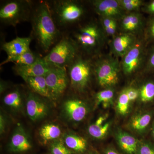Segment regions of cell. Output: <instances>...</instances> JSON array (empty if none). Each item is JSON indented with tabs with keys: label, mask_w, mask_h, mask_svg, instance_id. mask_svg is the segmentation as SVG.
<instances>
[{
	"label": "cell",
	"mask_w": 154,
	"mask_h": 154,
	"mask_svg": "<svg viewBox=\"0 0 154 154\" xmlns=\"http://www.w3.org/2000/svg\"><path fill=\"white\" fill-rule=\"evenodd\" d=\"M51 65L49 71L45 77L51 100H56L66 91L69 79L66 67Z\"/></svg>",
	"instance_id": "cell-8"
},
{
	"label": "cell",
	"mask_w": 154,
	"mask_h": 154,
	"mask_svg": "<svg viewBox=\"0 0 154 154\" xmlns=\"http://www.w3.org/2000/svg\"><path fill=\"white\" fill-rule=\"evenodd\" d=\"M117 25H114L112 26L110 28H104L102 29L104 33L107 36H114L116 33L117 31Z\"/></svg>",
	"instance_id": "cell-37"
},
{
	"label": "cell",
	"mask_w": 154,
	"mask_h": 154,
	"mask_svg": "<svg viewBox=\"0 0 154 154\" xmlns=\"http://www.w3.org/2000/svg\"><path fill=\"white\" fill-rule=\"evenodd\" d=\"M120 20V28L124 33L134 34L142 29L144 26L142 16L136 12L125 14Z\"/></svg>",
	"instance_id": "cell-17"
},
{
	"label": "cell",
	"mask_w": 154,
	"mask_h": 154,
	"mask_svg": "<svg viewBox=\"0 0 154 154\" xmlns=\"http://www.w3.org/2000/svg\"><path fill=\"white\" fill-rule=\"evenodd\" d=\"M104 34L96 23H90L81 27L75 35L74 40L78 46L88 54L97 51L104 41Z\"/></svg>",
	"instance_id": "cell-6"
},
{
	"label": "cell",
	"mask_w": 154,
	"mask_h": 154,
	"mask_svg": "<svg viewBox=\"0 0 154 154\" xmlns=\"http://www.w3.org/2000/svg\"><path fill=\"white\" fill-rule=\"evenodd\" d=\"M61 134L60 128L53 124L45 125L42 127L39 131V136L45 143L57 139Z\"/></svg>",
	"instance_id": "cell-24"
},
{
	"label": "cell",
	"mask_w": 154,
	"mask_h": 154,
	"mask_svg": "<svg viewBox=\"0 0 154 154\" xmlns=\"http://www.w3.org/2000/svg\"><path fill=\"white\" fill-rule=\"evenodd\" d=\"M152 116L151 111H144L137 113L131 119L128 126L135 133L139 134L143 133L149 126Z\"/></svg>",
	"instance_id": "cell-18"
},
{
	"label": "cell",
	"mask_w": 154,
	"mask_h": 154,
	"mask_svg": "<svg viewBox=\"0 0 154 154\" xmlns=\"http://www.w3.org/2000/svg\"><path fill=\"white\" fill-rule=\"evenodd\" d=\"M30 21L31 36L42 51L48 52L60 35L49 3L44 1L39 2L33 9Z\"/></svg>",
	"instance_id": "cell-1"
},
{
	"label": "cell",
	"mask_w": 154,
	"mask_h": 154,
	"mask_svg": "<svg viewBox=\"0 0 154 154\" xmlns=\"http://www.w3.org/2000/svg\"><path fill=\"white\" fill-rule=\"evenodd\" d=\"M136 43L134 34L123 33L113 38L111 43L112 52L116 56L123 57Z\"/></svg>",
	"instance_id": "cell-15"
},
{
	"label": "cell",
	"mask_w": 154,
	"mask_h": 154,
	"mask_svg": "<svg viewBox=\"0 0 154 154\" xmlns=\"http://www.w3.org/2000/svg\"><path fill=\"white\" fill-rule=\"evenodd\" d=\"M144 47L141 43H136L122 57L121 67L124 74L129 75L135 72L146 60Z\"/></svg>",
	"instance_id": "cell-9"
},
{
	"label": "cell",
	"mask_w": 154,
	"mask_h": 154,
	"mask_svg": "<svg viewBox=\"0 0 154 154\" xmlns=\"http://www.w3.org/2000/svg\"><path fill=\"white\" fill-rule=\"evenodd\" d=\"M64 143L70 150L78 153L85 152L88 146V142L84 138L74 134L65 136Z\"/></svg>",
	"instance_id": "cell-23"
},
{
	"label": "cell",
	"mask_w": 154,
	"mask_h": 154,
	"mask_svg": "<svg viewBox=\"0 0 154 154\" xmlns=\"http://www.w3.org/2000/svg\"><path fill=\"white\" fill-rule=\"evenodd\" d=\"M107 116H102L96 119L94 123L91 125L88 128L89 135L96 139L104 138L110 129V123L106 122Z\"/></svg>",
	"instance_id": "cell-21"
},
{
	"label": "cell",
	"mask_w": 154,
	"mask_h": 154,
	"mask_svg": "<svg viewBox=\"0 0 154 154\" xmlns=\"http://www.w3.org/2000/svg\"><path fill=\"white\" fill-rule=\"evenodd\" d=\"M127 94L130 102H134L138 99L139 96V90L133 87L126 88Z\"/></svg>",
	"instance_id": "cell-34"
},
{
	"label": "cell",
	"mask_w": 154,
	"mask_h": 154,
	"mask_svg": "<svg viewBox=\"0 0 154 154\" xmlns=\"http://www.w3.org/2000/svg\"><path fill=\"white\" fill-rule=\"evenodd\" d=\"M136 154H154V145L147 141L139 143Z\"/></svg>",
	"instance_id": "cell-32"
},
{
	"label": "cell",
	"mask_w": 154,
	"mask_h": 154,
	"mask_svg": "<svg viewBox=\"0 0 154 154\" xmlns=\"http://www.w3.org/2000/svg\"><path fill=\"white\" fill-rule=\"evenodd\" d=\"M149 50L148 55L146 58V71L149 72H154V44Z\"/></svg>",
	"instance_id": "cell-33"
},
{
	"label": "cell",
	"mask_w": 154,
	"mask_h": 154,
	"mask_svg": "<svg viewBox=\"0 0 154 154\" xmlns=\"http://www.w3.org/2000/svg\"><path fill=\"white\" fill-rule=\"evenodd\" d=\"M39 96L30 91L26 97V112L32 121L40 120L45 117L48 113L47 104Z\"/></svg>",
	"instance_id": "cell-12"
},
{
	"label": "cell",
	"mask_w": 154,
	"mask_h": 154,
	"mask_svg": "<svg viewBox=\"0 0 154 154\" xmlns=\"http://www.w3.org/2000/svg\"><path fill=\"white\" fill-rule=\"evenodd\" d=\"M6 121L5 118L2 114L0 116V133L3 134L5 133L6 126Z\"/></svg>",
	"instance_id": "cell-38"
},
{
	"label": "cell",
	"mask_w": 154,
	"mask_h": 154,
	"mask_svg": "<svg viewBox=\"0 0 154 154\" xmlns=\"http://www.w3.org/2000/svg\"><path fill=\"white\" fill-rule=\"evenodd\" d=\"M104 154H120L115 149L112 147H108L105 149Z\"/></svg>",
	"instance_id": "cell-39"
},
{
	"label": "cell",
	"mask_w": 154,
	"mask_h": 154,
	"mask_svg": "<svg viewBox=\"0 0 154 154\" xmlns=\"http://www.w3.org/2000/svg\"><path fill=\"white\" fill-rule=\"evenodd\" d=\"M138 99L144 104H148L154 101V80L146 81L139 90Z\"/></svg>",
	"instance_id": "cell-25"
},
{
	"label": "cell",
	"mask_w": 154,
	"mask_h": 154,
	"mask_svg": "<svg viewBox=\"0 0 154 154\" xmlns=\"http://www.w3.org/2000/svg\"><path fill=\"white\" fill-rule=\"evenodd\" d=\"M50 64L45 60L44 57H40L34 63L29 65L18 66L14 65L13 70L16 75L22 79L28 77L45 76L49 71Z\"/></svg>",
	"instance_id": "cell-11"
},
{
	"label": "cell",
	"mask_w": 154,
	"mask_h": 154,
	"mask_svg": "<svg viewBox=\"0 0 154 154\" xmlns=\"http://www.w3.org/2000/svg\"><path fill=\"white\" fill-rule=\"evenodd\" d=\"M32 148V145L28 135L21 125L15 130L11 138L9 148L13 152L28 151Z\"/></svg>",
	"instance_id": "cell-16"
},
{
	"label": "cell",
	"mask_w": 154,
	"mask_h": 154,
	"mask_svg": "<svg viewBox=\"0 0 154 154\" xmlns=\"http://www.w3.org/2000/svg\"><path fill=\"white\" fill-rule=\"evenodd\" d=\"M31 92L44 98L51 100L45 76L23 78Z\"/></svg>",
	"instance_id": "cell-20"
},
{
	"label": "cell",
	"mask_w": 154,
	"mask_h": 154,
	"mask_svg": "<svg viewBox=\"0 0 154 154\" xmlns=\"http://www.w3.org/2000/svg\"><path fill=\"white\" fill-rule=\"evenodd\" d=\"M51 7L57 25L62 27L77 22L85 13L82 6L74 1H55Z\"/></svg>",
	"instance_id": "cell-5"
},
{
	"label": "cell",
	"mask_w": 154,
	"mask_h": 154,
	"mask_svg": "<svg viewBox=\"0 0 154 154\" xmlns=\"http://www.w3.org/2000/svg\"><path fill=\"white\" fill-rule=\"evenodd\" d=\"M144 11L151 16H154V0L146 4L144 8Z\"/></svg>",
	"instance_id": "cell-36"
},
{
	"label": "cell",
	"mask_w": 154,
	"mask_h": 154,
	"mask_svg": "<svg viewBox=\"0 0 154 154\" xmlns=\"http://www.w3.org/2000/svg\"><path fill=\"white\" fill-rule=\"evenodd\" d=\"M79 48L73 39L63 36L44 58L50 64L67 68L78 56Z\"/></svg>",
	"instance_id": "cell-3"
},
{
	"label": "cell",
	"mask_w": 154,
	"mask_h": 154,
	"mask_svg": "<svg viewBox=\"0 0 154 154\" xmlns=\"http://www.w3.org/2000/svg\"><path fill=\"white\" fill-rule=\"evenodd\" d=\"M23 94L17 88L7 93L3 98L4 104L15 111H19L23 105Z\"/></svg>",
	"instance_id": "cell-22"
},
{
	"label": "cell",
	"mask_w": 154,
	"mask_h": 154,
	"mask_svg": "<svg viewBox=\"0 0 154 154\" xmlns=\"http://www.w3.org/2000/svg\"><path fill=\"white\" fill-rule=\"evenodd\" d=\"M117 143L126 154H136L139 142L134 137L122 131H119L116 135Z\"/></svg>",
	"instance_id": "cell-19"
},
{
	"label": "cell",
	"mask_w": 154,
	"mask_h": 154,
	"mask_svg": "<svg viewBox=\"0 0 154 154\" xmlns=\"http://www.w3.org/2000/svg\"><path fill=\"white\" fill-rule=\"evenodd\" d=\"M114 91L111 88L104 89L96 94V105L102 104L104 107H108L113 103Z\"/></svg>",
	"instance_id": "cell-27"
},
{
	"label": "cell",
	"mask_w": 154,
	"mask_h": 154,
	"mask_svg": "<svg viewBox=\"0 0 154 154\" xmlns=\"http://www.w3.org/2000/svg\"><path fill=\"white\" fill-rule=\"evenodd\" d=\"M67 69L69 83L72 89L79 92L85 91L94 72V66L91 62L78 55Z\"/></svg>",
	"instance_id": "cell-4"
},
{
	"label": "cell",
	"mask_w": 154,
	"mask_h": 154,
	"mask_svg": "<svg viewBox=\"0 0 154 154\" xmlns=\"http://www.w3.org/2000/svg\"><path fill=\"white\" fill-rule=\"evenodd\" d=\"M145 38L148 44H154V16H151L146 25Z\"/></svg>",
	"instance_id": "cell-31"
},
{
	"label": "cell",
	"mask_w": 154,
	"mask_h": 154,
	"mask_svg": "<svg viewBox=\"0 0 154 154\" xmlns=\"http://www.w3.org/2000/svg\"><path fill=\"white\" fill-rule=\"evenodd\" d=\"M8 84L4 81H1V93H3L8 88Z\"/></svg>",
	"instance_id": "cell-40"
},
{
	"label": "cell",
	"mask_w": 154,
	"mask_h": 154,
	"mask_svg": "<svg viewBox=\"0 0 154 154\" xmlns=\"http://www.w3.org/2000/svg\"><path fill=\"white\" fill-rule=\"evenodd\" d=\"M130 103L125 88L122 91L117 99L116 109L119 113L121 115H126L129 110Z\"/></svg>",
	"instance_id": "cell-28"
},
{
	"label": "cell",
	"mask_w": 154,
	"mask_h": 154,
	"mask_svg": "<svg viewBox=\"0 0 154 154\" xmlns=\"http://www.w3.org/2000/svg\"><path fill=\"white\" fill-rule=\"evenodd\" d=\"M94 10L101 17L120 19L124 16L125 11L118 0H96L92 2Z\"/></svg>",
	"instance_id": "cell-10"
},
{
	"label": "cell",
	"mask_w": 154,
	"mask_h": 154,
	"mask_svg": "<svg viewBox=\"0 0 154 154\" xmlns=\"http://www.w3.org/2000/svg\"><path fill=\"white\" fill-rule=\"evenodd\" d=\"M101 22L102 29L110 28L112 26L117 25V20L112 18L101 17Z\"/></svg>",
	"instance_id": "cell-35"
},
{
	"label": "cell",
	"mask_w": 154,
	"mask_h": 154,
	"mask_svg": "<svg viewBox=\"0 0 154 154\" xmlns=\"http://www.w3.org/2000/svg\"><path fill=\"white\" fill-rule=\"evenodd\" d=\"M51 154H72V151L66 146L61 140L54 142L50 148Z\"/></svg>",
	"instance_id": "cell-30"
},
{
	"label": "cell",
	"mask_w": 154,
	"mask_h": 154,
	"mask_svg": "<svg viewBox=\"0 0 154 154\" xmlns=\"http://www.w3.org/2000/svg\"><path fill=\"white\" fill-rule=\"evenodd\" d=\"M151 133L152 136V137L154 139V122L153 123L152 126Z\"/></svg>",
	"instance_id": "cell-41"
},
{
	"label": "cell",
	"mask_w": 154,
	"mask_h": 154,
	"mask_svg": "<svg viewBox=\"0 0 154 154\" xmlns=\"http://www.w3.org/2000/svg\"><path fill=\"white\" fill-rule=\"evenodd\" d=\"M32 2L27 0H11L0 8V20L5 25L16 27L21 22L30 20L33 11Z\"/></svg>",
	"instance_id": "cell-2"
},
{
	"label": "cell",
	"mask_w": 154,
	"mask_h": 154,
	"mask_svg": "<svg viewBox=\"0 0 154 154\" xmlns=\"http://www.w3.org/2000/svg\"><path fill=\"white\" fill-rule=\"evenodd\" d=\"M32 38L31 36L27 37L17 36L11 41L3 43L1 49L4 51L8 55L5 60L17 57L30 50V44Z\"/></svg>",
	"instance_id": "cell-14"
},
{
	"label": "cell",
	"mask_w": 154,
	"mask_h": 154,
	"mask_svg": "<svg viewBox=\"0 0 154 154\" xmlns=\"http://www.w3.org/2000/svg\"><path fill=\"white\" fill-rule=\"evenodd\" d=\"M39 57L40 56L30 50L17 57L13 58L8 60H4L1 63V66L10 62L13 63L15 65L18 66L29 65L34 63Z\"/></svg>",
	"instance_id": "cell-26"
},
{
	"label": "cell",
	"mask_w": 154,
	"mask_h": 154,
	"mask_svg": "<svg viewBox=\"0 0 154 154\" xmlns=\"http://www.w3.org/2000/svg\"><path fill=\"white\" fill-rule=\"evenodd\" d=\"M65 115L70 121L79 122L85 118L89 108L85 102L81 99L71 98L66 100L63 105Z\"/></svg>",
	"instance_id": "cell-13"
},
{
	"label": "cell",
	"mask_w": 154,
	"mask_h": 154,
	"mask_svg": "<svg viewBox=\"0 0 154 154\" xmlns=\"http://www.w3.org/2000/svg\"><path fill=\"white\" fill-rule=\"evenodd\" d=\"M85 154H96V153H95L94 152H88V153H86Z\"/></svg>",
	"instance_id": "cell-42"
},
{
	"label": "cell",
	"mask_w": 154,
	"mask_h": 154,
	"mask_svg": "<svg viewBox=\"0 0 154 154\" xmlns=\"http://www.w3.org/2000/svg\"><path fill=\"white\" fill-rule=\"evenodd\" d=\"M122 9L125 11L136 12L143 5L141 0H118Z\"/></svg>",
	"instance_id": "cell-29"
},
{
	"label": "cell",
	"mask_w": 154,
	"mask_h": 154,
	"mask_svg": "<svg viewBox=\"0 0 154 154\" xmlns=\"http://www.w3.org/2000/svg\"><path fill=\"white\" fill-rule=\"evenodd\" d=\"M120 67L118 60L114 58H105L97 61L94 65V72L99 85L107 89L117 85Z\"/></svg>",
	"instance_id": "cell-7"
}]
</instances>
